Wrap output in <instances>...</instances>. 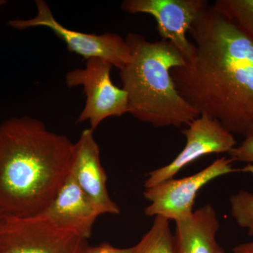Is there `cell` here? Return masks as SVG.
I'll use <instances>...</instances> for the list:
<instances>
[{
  "label": "cell",
  "mask_w": 253,
  "mask_h": 253,
  "mask_svg": "<svg viewBox=\"0 0 253 253\" xmlns=\"http://www.w3.org/2000/svg\"><path fill=\"white\" fill-rule=\"evenodd\" d=\"M188 33L194 51L171 71L176 89L200 114L246 136L253 131V40L210 5Z\"/></svg>",
  "instance_id": "cell-1"
},
{
  "label": "cell",
  "mask_w": 253,
  "mask_h": 253,
  "mask_svg": "<svg viewBox=\"0 0 253 253\" xmlns=\"http://www.w3.org/2000/svg\"><path fill=\"white\" fill-rule=\"evenodd\" d=\"M73 144L36 118L0 125V216L30 217L49 207L70 172Z\"/></svg>",
  "instance_id": "cell-2"
},
{
  "label": "cell",
  "mask_w": 253,
  "mask_h": 253,
  "mask_svg": "<svg viewBox=\"0 0 253 253\" xmlns=\"http://www.w3.org/2000/svg\"><path fill=\"white\" fill-rule=\"evenodd\" d=\"M126 41L131 60L120 77L126 91L129 113L155 127L187 126L201 114L176 89L172 68L186 59L170 42H150L143 36L129 33Z\"/></svg>",
  "instance_id": "cell-3"
},
{
  "label": "cell",
  "mask_w": 253,
  "mask_h": 253,
  "mask_svg": "<svg viewBox=\"0 0 253 253\" xmlns=\"http://www.w3.org/2000/svg\"><path fill=\"white\" fill-rule=\"evenodd\" d=\"M86 239L43 214L0 216V253H81Z\"/></svg>",
  "instance_id": "cell-4"
},
{
  "label": "cell",
  "mask_w": 253,
  "mask_h": 253,
  "mask_svg": "<svg viewBox=\"0 0 253 253\" xmlns=\"http://www.w3.org/2000/svg\"><path fill=\"white\" fill-rule=\"evenodd\" d=\"M230 158H217L212 164L193 175L168 179L157 185L145 188L144 196L151 204L144 210L148 217H161L177 221L194 213L196 196L204 186L219 176L237 172L253 174V165L233 167Z\"/></svg>",
  "instance_id": "cell-5"
},
{
  "label": "cell",
  "mask_w": 253,
  "mask_h": 253,
  "mask_svg": "<svg viewBox=\"0 0 253 253\" xmlns=\"http://www.w3.org/2000/svg\"><path fill=\"white\" fill-rule=\"evenodd\" d=\"M37 14L28 19L10 20L8 25L18 31L29 28H49L62 40L68 51L83 56L84 59H101L108 61L114 67L122 69L130 61L131 51L126 39L116 33L102 35L88 34L65 27L54 18L45 1L36 0Z\"/></svg>",
  "instance_id": "cell-6"
},
{
  "label": "cell",
  "mask_w": 253,
  "mask_h": 253,
  "mask_svg": "<svg viewBox=\"0 0 253 253\" xmlns=\"http://www.w3.org/2000/svg\"><path fill=\"white\" fill-rule=\"evenodd\" d=\"M112 68L108 61L94 58L86 60L85 67L72 70L66 76L68 87L83 86L85 94V106L78 122L88 121L94 131L106 118L129 113L127 94L111 81Z\"/></svg>",
  "instance_id": "cell-7"
},
{
  "label": "cell",
  "mask_w": 253,
  "mask_h": 253,
  "mask_svg": "<svg viewBox=\"0 0 253 253\" xmlns=\"http://www.w3.org/2000/svg\"><path fill=\"white\" fill-rule=\"evenodd\" d=\"M181 131L186 137L184 149L172 162L146 174L144 187L157 185L172 179L183 168L199 158L212 154L229 153L236 146L234 134L217 120L201 114Z\"/></svg>",
  "instance_id": "cell-8"
},
{
  "label": "cell",
  "mask_w": 253,
  "mask_h": 253,
  "mask_svg": "<svg viewBox=\"0 0 253 253\" xmlns=\"http://www.w3.org/2000/svg\"><path fill=\"white\" fill-rule=\"evenodd\" d=\"M208 5L206 0H125L121 9L131 14L152 16L162 40L170 42L187 59L194 51V44L186 34Z\"/></svg>",
  "instance_id": "cell-9"
},
{
  "label": "cell",
  "mask_w": 253,
  "mask_h": 253,
  "mask_svg": "<svg viewBox=\"0 0 253 253\" xmlns=\"http://www.w3.org/2000/svg\"><path fill=\"white\" fill-rule=\"evenodd\" d=\"M71 172L101 214H120L119 206L108 192L107 175L101 166L99 145L95 140L94 130L90 128L84 129L77 142L73 144Z\"/></svg>",
  "instance_id": "cell-10"
},
{
  "label": "cell",
  "mask_w": 253,
  "mask_h": 253,
  "mask_svg": "<svg viewBox=\"0 0 253 253\" xmlns=\"http://www.w3.org/2000/svg\"><path fill=\"white\" fill-rule=\"evenodd\" d=\"M42 214L56 225L87 240L101 213L70 172L52 202Z\"/></svg>",
  "instance_id": "cell-11"
},
{
  "label": "cell",
  "mask_w": 253,
  "mask_h": 253,
  "mask_svg": "<svg viewBox=\"0 0 253 253\" xmlns=\"http://www.w3.org/2000/svg\"><path fill=\"white\" fill-rule=\"evenodd\" d=\"M175 222L176 253H226L216 239L220 224L211 205H206L189 217Z\"/></svg>",
  "instance_id": "cell-12"
},
{
  "label": "cell",
  "mask_w": 253,
  "mask_h": 253,
  "mask_svg": "<svg viewBox=\"0 0 253 253\" xmlns=\"http://www.w3.org/2000/svg\"><path fill=\"white\" fill-rule=\"evenodd\" d=\"M131 253H176L169 220L161 216L155 217L152 226L133 246Z\"/></svg>",
  "instance_id": "cell-13"
},
{
  "label": "cell",
  "mask_w": 253,
  "mask_h": 253,
  "mask_svg": "<svg viewBox=\"0 0 253 253\" xmlns=\"http://www.w3.org/2000/svg\"><path fill=\"white\" fill-rule=\"evenodd\" d=\"M212 6L253 40V0H217Z\"/></svg>",
  "instance_id": "cell-14"
},
{
  "label": "cell",
  "mask_w": 253,
  "mask_h": 253,
  "mask_svg": "<svg viewBox=\"0 0 253 253\" xmlns=\"http://www.w3.org/2000/svg\"><path fill=\"white\" fill-rule=\"evenodd\" d=\"M231 215L236 224L253 236V193L240 190L230 198Z\"/></svg>",
  "instance_id": "cell-15"
},
{
  "label": "cell",
  "mask_w": 253,
  "mask_h": 253,
  "mask_svg": "<svg viewBox=\"0 0 253 253\" xmlns=\"http://www.w3.org/2000/svg\"><path fill=\"white\" fill-rule=\"evenodd\" d=\"M228 154L233 162L239 161L253 165V131L245 136L244 141L231 149Z\"/></svg>",
  "instance_id": "cell-16"
},
{
  "label": "cell",
  "mask_w": 253,
  "mask_h": 253,
  "mask_svg": "<svg viewBox=\"0 0 253 253\" xmlns=\"http://www.w3.org/2000/svg\"><path fill=\"white\" fill-rule=\"evenodd\" d=\"M132 251L133 247L120 249L108 243H104L96 246H86L81 253H131Z\"/></svg>",
  "instance_id": "cell-17"
},
{
  "label": "cell",
  "mask_w": 253,
  "mask_h": 253,
  "mask_svg": "<svg viewBox=\"0 0 253 253\" xmlns=\"http://www.w3.org/2000/svg\"><path fill=\"white\" fill-rule=\"evenodd\" d=\"M234 253H253V241L237 245L233 249Z\"/></svg>",
  "instance_id": "cell-18"
},
{
  "label": "cell",
  "mask_w": 253,
  "mask_h": 253,
  "mask_svg": "<svg viewBox=\"0 0 253 253\" xmlns=\"http://www.w3.org/2000/svg\"><path fill=\"white\" fill-rule=\"evenodd\" d=\"M6 1H3V0H0V6H2V5H4L6 4Z\"/></svg>",
  "instance_id": "cell-19"
}]
</instances>
